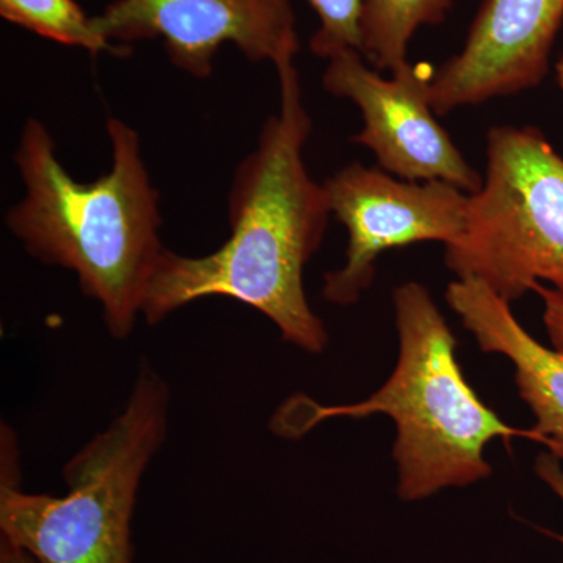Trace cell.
I'll return each instance as SVG.
<instances>
[{
    "label": "cell",
    "instance_id": "1",
    "mask_svg": "<svg viewBox=\"0 0 563 563\" xmlns=\"http://www.w3.org/2000/svg\"><path fill=\"white\" fill-rule=\"evenodd\" d=\"M280 102L254 150L233 173L228 196L231 235L202 257L163 251L141 317L158 324L201 299H233L265 314L285 342L320 354L324 322L303 291V268L320 250L331 207L324 185L307 172L302 152L312 118L295 62L277 66Z\"/></svg>",
    "mask_w": 563,
    "mask_h": 563
},
{
    "label": "cell",
    "instance_id": "2",
    "mask_svg": "<svg viewBox=\"0 0 563 563\" xmlns=\"http://www.w3.org/2000/svg\"><path fill=\"white\" fill-rule=\"evenodd\" d=\"M111 169L77 181L57 154L54 136L36 118L22 128L14 165L24 196L5 214L7 229L29 255L76 274L80 290L101 306L103 324L128 339L163 251L161 195L141 155L139 132L109 118Z\"/></svg>",
    "mask_w": 563,
    "mask_h": 563
},
{
    "label": "cell",
    "instance_id": "3",
    "mask_svg": "<svg viewBox=\"0 0 563 563\" xmlns=\"http://www.w3.org/2000/svg\"><path fill=\"white\" fill-rule=\"evenodd\" d=\"M399 358L395 372L372 398L347 406H320L307 396L282 404L269 428L285 439H301L329 418L385 413L395 421L393 457L398 495L412 503L448 487L487 479L485 446L501 437L533 440L532 431L510 428L466 383L455 358V342L428 288L407 282L393 291Z\"/></svg>",
    "mask_w": 563,
    "mask_h": 563
},
{
    "label": "cell",
    "instance_id": "4",
    "mask_svg": "<svg viewBox=\"0 0 563 563\" xmlns=\"http://www.w3.org/2000/svg\"><path fill=\"white\" fill-rule=\"evenodd\" d=\"M168 417V385L141 363L124 409L66 463V495L0 484V537L41 563H135L136 495Z\"/></svg>",
    "mask_w": 563,
    "mask_h": 563
},
{
    "label": "cell",
    "instance_id": "5",
    "mask_svg": "<svg viewBox=\"0 0 563 563\" xmlns=\"http://www.w3.org/2000/svg\"><path fill=\"white\" fill-rule=\"evenodd\" d=\"M444 250L457 279L483 282L509 303L543 280L563 288V157L542 132L490 129L483 187L470 195L461 239Z\"/></svg>",
    "mask_w": 563,
    "mask_h": 563
},
{
    "label": "cell",
    "instance_id": "6",
    "mask_svg": "<svg viewBox=\"0 0 563 563\" xmlns=\"http://www.w3.org/2000/svg\"><path fill=\"white\" fill-rule=\"evenodd\" d=\"M322 185L347 231L343 266L325 274L322 288L336 306H352L372 287L383 252L421 242L448 246L465 231L470 195L446 181L402 180L355 162Z\"/></svg>",
    "mask_w": 563,
    "mask_h": 563
},
{
    "label": "cell",
    "instance_id": "7",
    "mask_svg": "<svg viewBox=\"0 0 563 563\" xmlns=\"http://www.w3.org/2000/svg\"><path fill=\"white\" fill-rule=\"evenodd\" d=\"M431 79L428 66L410 63L384 77L354 49L332 55L322 74L325 91L361 110L363 129L351 141L368 147L384 172L402 180L446 181L473 195L484 177L435 120Z\"/></svg>",
    "mask_w": 563,
    "mask_h": 563
},
{
    "label": "cell",
    "instance_id": "8",
    "mask_svg": "<svg viewBox=\"0 0 563 563\" xmlns=\"http://www.w3.org/2000/svg\"><path fill=\"white\" fill-rule=\"evenodd\" d=\"M92 21L102 38L121 46L162 38L173 65L196 79L211 76L228 43L274 68L301 51L291 0H114Z\"/></svg>",
    "mask_w": 563,
    "mask_h": 563
},
{
    "label": "cell",
    "instance_id": "9",
    "mask_svg": "<svg viewBox=\"0 0 563 563\" xmlns=\"http://www.w3.org/2000/svg\"><path fill=\"white\" fill-rule=\"evenodd\" d=\"M563 24V0H485L462 51L432 73L437 114L539 87Z\"/></svg>",
    "mask_w": 563,
    "mask_h": 563
},
{
    "label": "cell",
    "instance_id": "10",
    "mask_svg": "<svg viewBox=\"0 0 563 563\" xmlns=\"http://www.w3.org/2000/svg\"><path fill=\"white\" fill-rule=\"evenodd\" d=\"M446 301L473 333L481 350L503 354L514 362L515 383L531 407L533 442L563 459V352L548 350L517 321L510 303L483 282L457 279L446 290Z\"/></svg>",
    "mask_w": 563,
    "mask_h": 563
},
{
    "label": "cell",
    "instance_id": "11",
    "mask_svg": "<svg viewBox=\"0 0 563 563\" xmlns=\"http://www.w3.org/2000/svg\"><path fill=\"white\" fill-rule=\"evenodd\" d=\"M453 0H362V51L368 65L393 74L409 65L418 29L442 24Z\"/></svg>",
    "mask_w": 563,
    "mask_h": 563
},
{
    "label": "cell",
    "instance_id": "12",
    "mask_svg": "<svg viewBox=\"0 0 563 563\" xmlns=\"http://www.w3.org/2000/svg\"><path fill=\"white\" fill-rule=\"evenodd\" d=\"M0 16L63 46L79 47L90 54H128V47L99 35L95 21L76 0H0Z\"/></svg>",
    "mask_w": 563,
    "mask_h": 563
},
{
    "label": "cell",
    "instance_id": "13",
    "mask_svg": "<svg viewBox=\"0 0 563 563\" xmlns=\"http://www.w3.org/2000/svg\"><path fill=\"white\" fill-rule=\"evenodd\" d=\"M320 27L310 41L317 57L329 58L346 49L362 51V0H307Z\"/></svg>",
    "mask_w": 563,
    "mask_h": 563
},
{
    "label": "cell",
    "instance_id": "14",
    "mask_svg": "<svg viewBox=\"0 0 563 563\" xmlns=\"http://www.w3.org/2000/svg\"><path fill=\"white\" fill-rule=\"evenodd\" d=\"M533 291L543 299V321L554 350L563 352V288L537 284Z\"/></svg>",
    "mask_w": 563,
    "mask_h": 563
},
{
    "label": "cell",
    "instance_id": "15",
    "mask_svg": "<svg viewBox=\"0 0 563 563\" xmlns=\"http://www.w3.org/2000/svg\"><path fill=\"white\" fill-rule=\"evenodd\" d=\"M536 473L543 483L550 485L551 490L563 501V468L561 461L551 453L540 454L536 461ZM548 533L563 544V536H554V533L551 532Z\"/></svg>",
    "mask_w": 563,
    "mask_h": 563
},
{
    "label": "cell",
    "instance_id": "16",
    "mask_svg": "<svg viewBox=\"0 0 563 563\" xmlns=\"http://www.w3.org/2000/svg\"><path fill=\"white\" fill-rule=\"evenodd\" d=\"M0 563H41L24 548L0 537Z\"/></svg>",
    "mask_w": 563,
    "mask_h": 563
},
{
    "label": "cell",
    "instance_id": "17",
    "mask_svg": "<svg viewBox=\"0 0 563 563\" xmlns=\"http://www.w3.org/2000/svg\"><path fill=\"white\" fill-rule=\"evenodd\" d=\"M555 80H558V85L563 91V58L555 63Z\"/></svg>",
    "mask_w": 563,
    "mask_h": 563
}]
</instances>
